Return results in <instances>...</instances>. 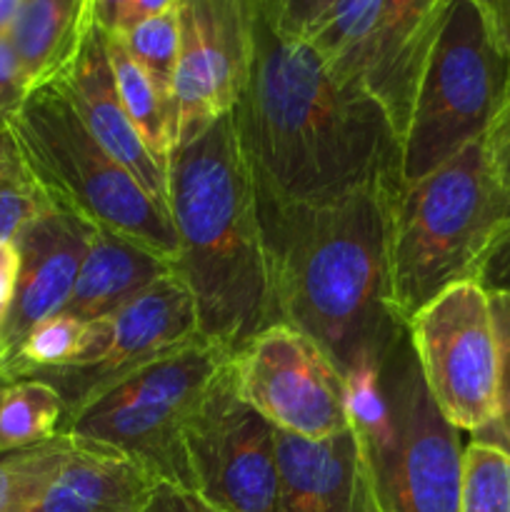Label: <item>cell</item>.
Here are the masks:
<instances>
[{
  "label": "cell",
  "instance_id": "obj_1",
  "mask_svg": "<svg viewBox=\"0 0 510 512\" xmlns=\"http://www.w3.org/2000/svg\"><path fill=\"white\" fill-rule=\"evenodd\" d=\"M230 118L255 190L275 203L403 188L400 140L383 108L363 85L338 83L308 40L280 35L258 3L253 68Z\"/></svg>",
  "mask_w": 510,
  "mask_h": 512
},
{
  "label": "cell",
  "instance_id": "obj_2",
  "mask_svg": "<svg viewBox=\"0 0 510 512\" xmlns=\"http://www.w3.org/2000/svg\"><path fill=\"white\" fill-rule=\"evenodd\" d=\"M398 188L320 205L258 195L275 323L313 340L350 378L380 365L405 323L390 290V210Z\"/></svg>",
  "mask_w": 510,
  "mask_h": 512
},
{
  "label": "cell",
  "instance_id": "obj_3",
  "mask_svg": "<svg viewBox=\"0 0 510 512\" xmlns=\"http://www.w3.org/2000/svg\"><path fill=\"white\" fill-rule=\"evenodd\" d=\"M168 213L200 338L233 353L275 325L258 195L230 113L170 150Z\"/></svg>",
  "mask_w": 510,
  "mask_h": 512
},
{
  "label": "cell",
  "instance_id": "obj_4",
  "mask_svg": "<svg viewBox=\"0 0 510 512\" xmlns=\"http://www.w3.org/2000/svg\"><path fill=\"white\" fill-rule=\"evenodd\" d=\"M345 383L373 512H458L465 448L425 388L408 325L380 365Z\"/></svg>",
  "mask_w": 510,
  "mask_h": 512
},
{
  "label": "cell",
  "instance_id": "obj_5",
  "mask_svg": "<svg viewBox=\"0 0 510 512\" xmlns=\"http://www.w3.org/2000/svg\"><path fill=\"white\" fill-rule=\"evenodd\" d=\"M508 223L510 190L483 140L405 183L390 210V290L398 318L408 325L443 290L478 278Z\"/></svg>",
  "mask_w": 510,
  "mask_h": 512
},
{
  "label": "cell",
  "instance_id": "obj_6",
  "mask_svg": "<svg viewBox=\"0 0 510 512\" xmlns=\"http://www.w3.org/2000/svg\"><path fill=\"white\" fill-rule=\"evenodd\" d=\"M5 130L50 208L135 240L175 263L178 238L170 213L105 153L58 80L30 90Z\"/></svg>",
  "mask_w": 510,
  "mask_h": 512
},
{
  "label": "cell",
  "instance_id": "obj_7",
  "mask_svg": "<svg viewBox=\"0 0 510 512\" xmlns=\"http://www.w3.org/2000/svg\"><path fill=\"white\" fill-rule=\"evenodd\" d=\"M230 353L205 338L125 375L63 420L60 435L98 443L190 490L185 435Z\"/></svg>",
  "mask_w": 510,
  "mask_h": 512
},
{
  "label": "cell",
  "instance_id": "obj_8",
  "mask_svg": "<svg viewBox=\"0 0 510 512\" xmlns=\"http://www.w3.org/2000/svg\"><path fill=\"white\" fill-rule=\"evenodd\" d=\"M510 83V60L473 0H448L400 140L403 185L483 140Z\"/></svg>",
  "mask_w": 510,
  "mask_h": 512
},
{
  "label": "cell",
  "instance_id": "obj_9",
  "mask_svg": "<svg viewBox=\"0 0 510 512\" xmlns=\"http://www.w3.org/2000/svg\"><path fill=\"white\" fill-rule=\"evenodd\" d=\"M425 388L450 425L478 433L498 410L500 360L490 298L475 280L443 290L408 320Z\"/></svg>",
  "mask_w": 510,
  "mask_h": 512
},
{
  "label": "cell",
  "instance_id": "obj_10",
  "mask_svg": "<svg viewBox=\"0 0 510 512\" xmlns=\"http://www.w3.org/2000/svg\"><path fill=\"white\" fill-rule=\"evenodd\" d=\"M228 370L238 398L280 433L323 440L350 428L345 375L290 325L253 335L230 353Z\"/></svg>",
  "mask_w": 510,
  "mask_h": 512
},
{
  "label": "cell",
  "instance_id": "obj_11",
  "mask_svg": "<svg viewBox=\"0 0 510 512\" xmlns=\"http://www.w3.org/2000/svg\"><path fill=\"white\" fill-rule=\"evenodd\" d=\"M195 338H200V330L193 295L178 275L170 273L113 313L85 323L80 350L65 368L30 378L55 388L68 418L125 375Z\"/></svg>",
  "mask_w": 510,
  "mask_h": 512
},
{
  "label": "cell",
  "instance_id": "obj_12",
  "mask_svg": "<svg viewBox=\"0 0 510 512\" xmlns=\"http://www.w3.org/2000/svg\"><path fill=\"white\" fill-rule=\"evenodd\" d=\"M190 490L220 512H273L275 428L238 398L228 363L185 435Z\"/></svg>",
  "mask_w": 510,
  "mask_h": 512
},
{
  "label": "cell",
  "instance_id": "obj_13",
  "mask_svg": "<svg viewBox=\"0 0 510 512\" xmlns=\"http://www.w3.org/2000/svg\"><path fill=\"white\" fill-rule=\"evenodd\" d=\"M178 20L175 145L228 115L243 95L255 55V0H180Z\"/></svg>",
  "mask_w": 510,
  "mask_h": 512
},
{
  "label": "cell",
  "instance_id": "obj_14",
  "mask_svg": "<svg viewBox=\"0 0 510 512\" xmlns=\"http://www.w3.org/2000/svg\"><path fill=\"white\" fill-rule=\"evenodd\" d=\"M90 235L93 225L60 210H48L18 235V278L13 305L0 330V355L5 360V370L25 335L38 323L65 310Z\"/></svg>",
  "mask_w": 510,
  "mask_h": 512
},
{
  "label": "cell",
  "instance_id": "obj_15",
  "mask_svg": "<svg viewBox=\"0 0 510 512\" xmlns=\"http://www.w3.org/2000/svg\"><path fill=\"white\" fill-rule=\"evenodd\" d=\"M55 80L105 153L118 160L138 180L140 188L168 210V173L143 143L120 103L105 50V35L98 28L90 30L73 63Z\"/></svg>",
  "mask_w": 510,
  "mask_h": 512
},
{
  "label": "cell",
  "instance_id": "obj_16",
  "mask_svg": "<svg viewBox=\"0 0 510 512\" xmlns=\"http://www.w3.org/2000/svg\"><path fill=\"white\" fill-rule=\"evenodd\" d=\"M448 0H383L363 65V88L383 108L398 140L408 128L420 70Z\"/></svg>",
  "mask_w": 510,
  "mask_h": 512
},
{
  "label": "cell",
  "instance_id": "obj_17",
  "mask_svg": "<svg viewBox=\"0 0 510 512\" xmlns=\"http://www.w3.org/2000/svg\"><path fill=\"white\" fill-rule=\"evenodd\" d=\"M275 453L273 512H373L353 428L323 440L275 430Z\"/></svg>",
  "mask_w": 510,
  "mask_h": 512
},
{
  "label": "cell",
  "instance_id": "obj_18",
  "mask_svg": "<svg viewBox=\"0 0 510 512\" xmlns=\"http://www.w3.org/2000/svg\"><path fill=\"white\" fill-rule=\"evenodd\" d=\"M60 473L28 512H143L160 483L133 458L75 440Z\"/></svg>",
  "mask_w": 510,
  "mask_h": 512
},
{
  "label": "cell",
  "instance_id": "obj_19",
  "mask_svg": "<svg viewBox=\"0 0 510 512\" xmlns=\"http://www.w3.org/2000/svg\"><path fill=\"white\" fill-rule=\"evenodd\" d=\"M170 273H175L173 260L123 235L93 228L73 295L63 313L80 323H93Z\"/></svg>",
  "mask_w": 510,
  "mask_h": 512
},
{
  "label": "cell",
  "instance_id": "obj_20",
  "mask_svg": "<svg viewBox=\"0 0 510 512\" xmlns=\"http://www.w3.org/2000/svg\"><path fill=\"white\" fill-rule=\"evenodd\" d=\"M93 28V0H23L8 40L28 90L60 78Z\"/></svg>",
  "mask_w": 510,
  "mask_h": 512
},
{
  "label": "cell",
  "instance_id": "obj_21",
  "mask_svg": "<svg viewBox=\"0 0 510 512\" xmlns=\"http://www.w3.org/2000/svg\"><path fill=\"white\" fill-rule=\"evenodd\" d=\"M105 35V50H108V63L113 70L115 88H118L120 103L128 113L130 123L140 133L143 143L155 155L160 165L168 173V155L175 148V125L173 108L168 100L158 93L153 80L145 75V70L130 58L125 45L115 33Z\"/></svg>",
  "mask_w": 510,
  "mask_h": 512
},
{
  "label": "cell",
  "instance_id": "obj_22",
  "mask_svg": "<svg viewBox=\"0 0 510 512\" xmlns=\"http://www.w3.org/2000/svg\"><path fill=\"white\" fill-rule=\"evenodd\" d=\"M383 0H335L308 43L338 83L363 85V65Z\"/></svg>",
  "mask_w": 510,
  "mask_h": 512
},
{
  "label": "cell",
  "instance_id": "obj_23",
  "mask_svg": "<svg viewBox=\"0 0 510 512\" xmlns=\"http://www.w3.org/2000/svg\"><path fill=\"white\" fill-rule=\"evenodd\" d=\"M65 405L55 388L38 378L15 380L0 400V453L33 448L60 435Z\"/></svg>",
  "mask_w": 510,
  "mask_h": 512
},
{
  "label": "cell",
  "instance_id": "obj_24",
  "mask_svg": "<svg viewBox=\"0 0 510 512\" xmlns=\"http://www.w3.org/2000/svg\"><path fill=\"white\" fill-rule=\"evenodd\" d=\"M73 448L70 435H55L53 440L33 448L0 453V512H28L33 508Z\"/></svg>",
  "mask_w": 510,
  "mask_h": 512
},
{
  "label": "cell",
  "instance_id": "obj_25",
  "mask_svg": "<svg viewBox=\"0 0 510 512\" xmlns=\"http://www.w3.org/2000/svg\"><path fill=\"white\" fill-rule=\"evenodd\" d=\"M130 58L145 70L158 93L168 100L173 108V80L175 68H178V53H180V20L178 8L168 10V13L153 15L140 23L130 25V28L115 33ZM175 125V118H173Z\"/></svg>",
  "mask_w": 510,
  "mask_h": 512
},
{
  "label": "cell",
  "instance_id": "obj_26",
  "mask_svg": "<svg viewBox=\"0 0 510 512\" xmlns=\"http://www.w3.org/2000/svg\"><path fill=\"white\" fill-rule=\"evenodd\" d=\"M85 335V323L58 313L35 325L8 363L10 380H23L45 370L65 368L80 350Z\"/></svg>",
  "mask_w": 510,
  "mask_h": 512
},
{
  "label": "cell",
  "instance_id": "obj_27",
  "mask_svg": "<svg viewBox=\"0 0 510 512\" xmlns=\"http://www.w3.org/2000/svg\"><path fill=\"white\" fill-rule=\"evenodd\" d=\"M458 512H510V455L470 440L463 453Z\"/></svg>",
  "mask_w": 510,
  "mask_h": 512
},
{
  "label": "cell",
  "instance_id": "obj_28",
  "mask_svg": "<svg viewBox=\"0 0 510 512\" xmlns=\"http://www.w3.org/2000/svg\"><path fill=\"white\" fill-rule=\"evenodd\" d=\"M48 210L53 208L20 165L5 130L0 140V243H15L18 235Z\"/></svg>",
  "mask_w": 510,
  "mask_h": 512
},
{
  "label": "cell",
  "instance_id": "obj_29",
  "mask_svg": "<svg viewBox=\"0 0 510 512\" xmlns=\"http://www.w3.org/2000/svg\"><path fill=\"white\" fill-rule=\"evenodd\" d=\"M275 30L285 38L308 40L335 0H255Z\"/></svg>",
  "mask_w": 510,
  "mask_h": 512
},
{
  "label": "cell",
  "instance_id": "obj_30",
  "mask_svg": "<svg viewBox=\"0 0 510 512\" xmlns=\"http://www.w3.org/2000/svg\"><path fill=\"white\" fill-rule=\"evenodd\" d=\"M28 83L23 78L15 50L10 45L8 35H0V130L8 128L10 118L18 113L28 95Z\"/></svg>",
  "mask_w": 510,
  "mask_h": 512
},
{
  "label": "cell",
  "instance_id": "obj_31",
  "mask_svg": "<svg viewBox=\"0 0 510 512\" xmlns=\"http://www.w3.org/2000/svg\"><path fill=\"white\" fill-rule=\"evenodd\" d=\"M483 145L490 163H493L495 173L503 180L505 188L510 190V83L508 90H505L503 103H500L498 113H495L493 123L485 130Z\"/></svg>",
  "mask_w": 510,
  "mask_h": 512
},
{
  "label": "cell",
  "instance_id": "obj_32",
  "mask_svg": "<svg viewBox=\"0 0 510 512\" xmlns=\"http://www.w3.org/2000/svg\"><path fill=\"white\" fill-rule=\"evenodd\" d=\"M475 283H478L485 293L510 295V223L508 228L498 235V240H495L493 248L488 250V255H485Z\"/></svg>",
  "mask_w": 510,
  "mask_h": 512
},
{
  "label": "cell",
  "instance_id": "obj_33",
  "mask_svg": "<svg viewBox=\"0 0 510 512\" xmlns=\"http://www.w3.org/2000/svg\"><path fill=\"white\" fill-rule=\"evenodd\" d=\"M143 512H220L205 503L198 493L173 483H158Z\"/></svg>",
  "mask_w": 510,
  "mask_h": 512
},
{
  "label": "cell",
  "instance_id": "obj_34",
  "mask_svg": "<svg viewBox=\"0 0 510 512\" xmlns=\"http://www.w3.org/2000/svg\"><path fill=\"white\" fill-rule=\"evenodd\" d=\"M473 440L485 445H493V448L503 450L510 455V378L500 380L498 388V410H495V418L485 425L483 430L473 433Z\"/></svg>",
  "mask_w": 510,
  "mask_h": 512
},
{
  "label": "cell",
  "instance_id": "obj_35",
  "mask_svg": "<svg viewBox=\"0 0 510 512\" xmlns=\"http://www.w3.org/2000/svg\"><path fill=\"white\" fill-rule=\"evenodd\" d=\"M490 313H493L495 340H498L500 380L510 378V295L488 293Z\"/></svg>",
  "mask_w": 510,
  "mask_h": 512
},
{
  "label": "cell",
  "instance_id": "obj_36",
  "mask_svg": "<svg viewBox=\"0 0 510 512\" xmlns=\"http://www.w3.org/2000/svg\"><path fill=\"white\" fill-rule=\"evenodd\" d=\"M473 3L483 13L495 43L510 60V0H473Z\"/></svg>",
  "mask_w": 510,
  "mask_h": 512
},
{
  "label": "cell",
  "instance_id": "obj_37",
  "mask_svg": "<svg viewBox=\"0 0 510 512\" xmlns=\"http://www.w3.org/2000/svg\"><path fill=\"white\" fill-rule=\"evenodd\" d=\"M15 278H18V250L15 243H0V330L13 305Z\"/></svg>",
  "mask_w": 510,
  "mask_h": 512
},
{
  "label": "cell",
  "instance_id": "obj_38",
  "mask_svg": "<svg viewBox=\"0 0 510 512\" xmlns=\"http://www.w3.org/2000/svg\"><path fill=\"white\" fill-rule=\"evenodd\" d=\"M130 0H93V23L100 33H118L123 28Z\"/></svg>",
  "mask_w": 510,
  "mask_h": 512
},
{
  "label": "cell",
  "instance_id": "obj_39",
  "mask_svg": "<svg viewBox=\"0 0 510 512\" xmlns=\"http://www.w3.org/2000/svg\"><path fill=\"white\" fill-rule=\"evenodd\" d=\"M180 5V0H130L128 5V13H125L123 20V28H130V25L140 23L145 18H153V15L160 13H168V10H175ZM118 30V33H120Z\"/></svg>",
  "mask_w": 510,
  "mask_h": 512
},
{
  "label": "cell",
  "instance_id": "obj_40",
  "mask_svg": "<svg viewBox=\"0 0 510 512\" xmlns=\"http://www.w3.org/2000/svg\"><path fill=\"white\" fill-rule=\"evenodd\" d=\"M23 0H0V35H8Z\"/></svg>",
  "mask_w": 510,
  "mask_h": 512
},
{
  "label": "cell",
  "instance_id": "obj_41",
  "mask_svg": "<svg viewBox=\"0 0 510 512\" xmlns=\"http://www.w3.org/2000/svg\"><path fill=\"white\" fill-rule=\"evenodd\" d=\"M10 383H15V380H5V378H0V400H3V395H5V388H8Z\"/></svg>",
  "mask_w": 510,
  "mask_h": 512
},
{
  "label": "cell",
  "instance_id": "obj_42",
  "mask_svg": "<svg viewBox=\"0 0 510 512\" xmlns=\"http://www.w3.org/2000/svg\"><path fill=\"white\" fill-rule=\"evenodd\" d=\"M0 378H5V380H10V375H8V370H5V360H3V355H0Z\"/></svg>",
  "mask_w": 510,
  "mask_h": 512
},
{
  "label": "cell",
  "instance_id": "obj_43",
  "mask_svg": "<svg viewBox=\"0 0 510 512\" xmlns=\"http://www.w3.org/2000/svg\"><path fill=\"white\" fill-rule=\"evenodd\" d=\"M3 133H5V130H0V140H3Z\"/></svg>",
  "mask_w": 510,
  "mask_h": 512
}]
</instances>
